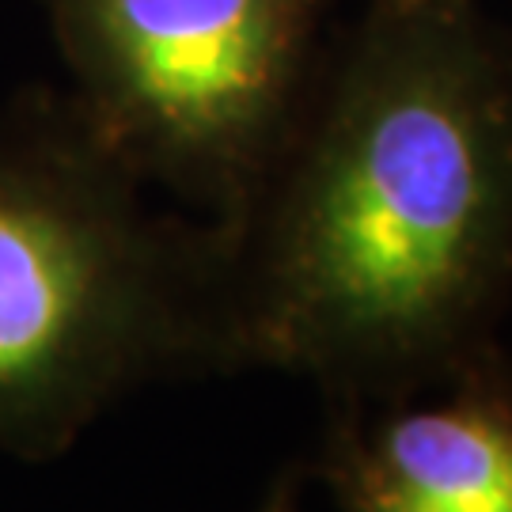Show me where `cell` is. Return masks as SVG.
<instances>
[{
    "label": "cell",
    "instance_id": "1",
    "mask_svg": "<svg viewBox=\"0 0 512 512\" xmlns=\"http://www.w3.org/2000/svg\"><path fill=\"white\" fill-rule=\"evenodd\" d=\"M213 228L228 372H289L327 406L452 376L512 296V42L475 0H372Z\"/></svg>",
    "mask_w": 512,
    "mask_h": 512
},
{
    "label": "cell",
    "instance_id": "2",
    "mask_svg": "<svg viewBox=\"0 0 512 512\" xmlns=\"http://www.w3.org/2000/svg\"><path fill=\"white\" fill-rule=\"evenodd\" d=\"M69 92L0 107V452L61 459L133 391L224 376L213 220L152 213Z\"/></svg>",
    "mask_w": 512,
    "mask_h": 512
},
{
    "label": "cell",
    "instance_id": "3",
    "mask_svg": "<svg viewBox=\"0 0 512 512\" xmlns=\"http://www.w3.org/2000/svg\"><path fill=\"white\" fill-rule=\"evenodd\" d=\"M69 99L110 156L228 220L293 126L323 0H50Z\"/></svg>",
    "mask_w": 512,
    "mask_h": 512
},
{
    "label": "cell",
    "instance_id": "4",
    "mask_svg": "<svg viewBox=\"0 0 512 512\" xmlns=\"http://www.w3.org/2000/svg\"><path fill=\"white\" fill-rule=\"evenodd\" d=\"M304 475L338 512H512V357L494 342L414 395L327 406Z\"/></svg>",
    "mask_w": 512,
    "mask_h": 512
},
{
    "label": "cell",
    "instance_id": "5",
    "mask_svg": "<svg viewBox=\"0 0 512 512\" xmlns=\"http://www.w3.org/2000/svg\"><path fill=\"white\" fill-rule=\"evenodd\" d=\"M304 463H289V467H281L274 475V482L266 486V494L262 501L255 505V512H304L300 505V494H304Z\"/></svg>",
    "mask_w": 512,
    "mask_h": 512
}]
</instances>
